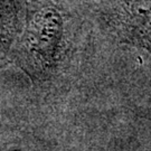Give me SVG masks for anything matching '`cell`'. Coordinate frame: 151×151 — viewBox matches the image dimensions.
I'll return each instance as SVG.
<instances>
[{
  "instance_id": "1",
  "label": "cell",
  "mask_w": 151,
  "mask_h": 151,
  "mask_svg": "<svg viewBox=\"0 0 151 151\" xmlns=\"http://www.w3.org/2000/svg\"><path fill=\"white\" fill-rule=\"evenodd\" d=\"M63 36V18L53 4L30 8L25 27L15 39L12 60L34 81L47 78L54 70Z\"/></svg>"
},
{
  "instance_id": "2",
  "label": "cell",
  "mask_w": 151,
  "mask_h": 151,
  "mask_svg": "<svg viewBox=\"0 0 151 151\" xmlns=\"http://www.w3.org/2000/svg\"><path fill=\"white\" fill-rule=\"evenodd\" d=\"M115 9L114 25L121 40L151 54V0H120Z\"/></svg>"
},
{
  "instance_id": "3",
  "label": "cell",
  "mask_w": 151,
  "mask_h": 151,
  "mask_svg": "<svg viewBox=\"0 0 151 151\" xmlns=\"http://www.w3.org/2000/svg\"><path fill=\"white\" fill-rule=\"evenodd\" d=\"M24 0H0V53L11 47L16 39Z\"/></svg>"
}]
</instances>
